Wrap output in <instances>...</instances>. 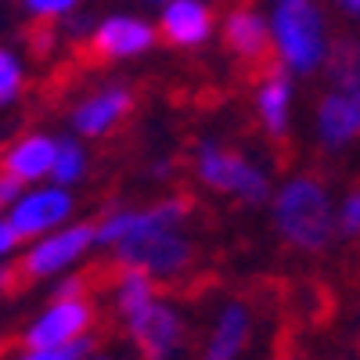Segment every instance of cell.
I'll list each match as a JSON object with an SVG mask.
<instances>
[{"label": "cell", "mask_w": 360, "mask_h": 360, "mask_svg": "<svg viewBox=\"0 0 360 360\" xmlns=\"http://www.w3.org/2000/svg\"><path fill=\"white\" fill-rule=\"evenodd\" d=\"M270 198H274V227L292 249L321 252L335 238V202L321 176L295 173Z\"/></svg>", "instance_id": "cell-1"}, {"label": "cell", "mask_w": 360, "mask_h": 360, "mask_svg": "<svg viewBox=\"0 0 360 360\" xmlns=\"http://www.w3.org/2000/svg\"><path fill=\"white\" fill-rule=\"evenodd\" d=\"M270 22V47H274V62L292 76H310L324 69L332 37H328V22L314 0H274V15Z\"/></svg>", "instance_id": "cell-2"}, {"label": "cell", "mask_w": 360, "mask_h": 360, "mask_svg": "<svg viewBox=\"0 0 360 360\" xmlns=\"http://www.w3.org/2000/svg\"><path fill=\"white\" fill-rule=\"evenodd\" d=\"M191 166H195V176L205 188L231 195L242 205H263L274 195V184H270L266 169L256 166L252 159H245L242 152L220 144V141H198Z\"/></svg>", "instance_id": "cell-3"}, {"label": "cell", "mask_w": 360, "mask_h": 360, "mask_svg": "<svg viewBox=\"0 0 360 360\" xmlns=\"http://www.w3.org/2000/svg\"><path fill=\"white\" fill-rule=\"evenodd\" d=\"M112 263L115 266H137L155 281H180L195 266V242L184 234V227L137 234L130 242L112 249Z\"/></svg>", "instance_id": "cell-4"}, {"label": "cell", "mask_w": 360, "mask_h": 360, "mask_svg": "<svg viewBox=\"0 0 360 360\" xmlns=\"http://www.w3.org/2000/svg\"><path fill=\"white\" fill-rule=\"evenodd\" d=\"M119 321L130 332L141 360H176V353L184 349V335H188L184 317H180V310L162 292L148 295L144 303L123 310Z\"/></svg>", "instance_id": "cell-5"}, {"label": "cell", "mask_w": 360, "mask_h": 360, "mask_svg": "<svg viewBox=\"0 0 360 360\" xmlns=\"http://www.w3.org/2000/svg\"><path fill=\"white\" fill-rule=\"evenodd\" d=\"M90 249H98V231L94 224H62L58 231H47L25 245L18 259V274L25 281H47L62 278L72 270Z\"/></svg>", "instance_id": "cell-6"}, {"label": "cell", "mask_w": 360, "mask_h": 360, "mask_svg": "<svg viewBox=\"0 0 360 360\" xmlns=\"http://www.w3.org/2000/svg\"><path fill=\"white\" fill-rule=\"evenodd\" d=\"M191 217V198L184 195H166L152 205H123V209H108V213L94 224L98 231V245H123L137 234H152V231H176L184 227Z\"/></svg>", "instance_id": "cell-7"}, {"label": "cell", "mask_w": 360, "mask_h": 360, "mask_svg": "<svg viewBox=\"0 0 360 360\" xmlns=\"http://www.w3.org/2000/svg\"><path fill=\"white\" fill-rule=\"evenodd\" d=\"M94 303L90 295H51V303L25 324L22 349H44V346H65L94 328Z\"/></svg>", "instance_id": "cell-8"}, {"label": "cell", "mask_w": 360, "mask_h": 360, "mask_svg": "<svg viewBox=\"0 0 360 360\" xmlns=\"http://www.w3.org/2000/svg\"><path fill=\"white\" fill-rule=\"evenodd\" d=\"M76 209V198L69 188H58L51 184V180H44V184L37 188H25L8 209H4V220L15 227V234L25 242H33V238L47 234V231H58L62 224H69Z\"/></svg>", "instance_id": "cell-9"}, {"label": "cell", "mask_w": 360, "mask_h": 360, "mask_svg": "<svg viewBox=\"0 0 360 360\" xmlns=\"http://www.w3.org/2000/svg\"><path fill=\"white\" fill-rule=\"evenodd\" d=\"M155 25L137 15H112L105 22H94L83 37V51L90 62H127L155 47Z\"/></svg>", "instance_id": "cell-10"}, {"label": "cell", "mask_w": 360, "mask_h": 360, "mask_svg": "<svg viewBox=\"0 0 360 360\" xmlns=\"http://www.w3.org/2000/svg\"><path fill=\"white\" fill-rule=\"evenodd\" d=\"M134 108V90L123 86V83H105L98 90L83 94L72 112H69V130L79 137V141H98V137H108L123 119L130 115Z\"/></svg>", "instance_id": "cell-11"}, {"label": "cell", "mask_w": 360, "mask_h": 360, "mask_svg": "<svg viewBox=\"0 0 360 360\" xmlns=\"http://www.w3.org/2000/svg\"><path fill=\"white\" fill-rule=\"evenodd\" d=\"M224 44L231 58L249 72H263L266 65H274V47H270V22L252 8L238 4L224 18Z\"/></svg>", "instance_id": "cell-12"}, {"label": "cell", "mask_w": 360, "mask_h": 360, "mask_svg": "<svg viewBox=\"0 0 360 360\" xmlns=\"http://www.w3.org/2000/svg\"><path fill=\"white\" fill-rule=\"evenodd\" d=\"M314 130L324 152H342L360 141V86H328L314 112Z\"/></svg>", "instance_id": "cell-13"}, {"label": "cell", "mask_w": 360, "mask_h": 360, "mask_svg": "<svg viewBox=\"0 0 360 360\" xmlns=\"http://www.w3.org/2000/svg\"><path fill=\"white\" fill-rule=\"evenodd\" d=\"M292 101H295L292 72H285L278 62L266 65L256 83V115H259L263 134L278 144H285L292 134Z\"/></svg>", "instance_id": "cell-14"}, {"label": "cell", "mask_w": 360, "mask_h": 360, "mask_svg": "<svg viewBox=\"0 0 360 360\" xmlns=\"http://www.w3.org/2000/svg\"><path fill=\"white\" fill-rule=\"evenodd\" d=\"M54 152H58V137H51L44 130L18 134L15 141H8L0 148V173L15 176L25 188L44 184L51 176V166H54Z\"/></svg>", "instance_id": "cell-15"}, {"label": "cell", "mask_w": 360, "mask_h": 360, "mask_svg": "<svg viewBox=\"0 0 360 360\" xmlns=\"http://www.w3.org/2000/svg\"><path fill=\"white\" fill-rule=\"evenodd\" d=\"M159 33L173 47H202L213 37V8L205 0H166Z\"/></svg>", "instance_id": "cell-16"}, {"label": "cell", "mask_w": 360, "mask_h": 360, "mask_svg": "<svg viewBox=\"0 0 360 360\" xmlns=\"http://www.w3.org/2000/svg\"><path fill=\"white\" fill-rule=\"evenodd\" d=\"M249 332H252L249 307L231 299L213 321V332H209V339L202 346V360H238L249 342Z\"/></svg>", "instance_id": "cell-17"}, {"label": "cell", "mask_w": 360, "mask_h": 360, "mask_svg": "<svg viewBox=\"0 0 360 360\" xmlns=\"http://www.w3.org/2000/svg\"><path fill=\"white\" fill-rule=\"evenodd\" d=\"M86 166H90V155L76 134L69 137H58V152H54V166H51V184L58 188H76L79 180L86 176Z\"/></svg>", "instance_id": "cell-18"}, {"label": "cell", "mask_w": 360, "mask_h": 360, "mask_svg": "<svg viewBox=\"0 0 360 360\" xmlns=\"http://www.w3.org/2000/svg\"><path fill=\"white\" fill-rule=\"evenodd\" d=\"M324 65L332 76V86H360V40L342 37L339 44H332Z\"/></svg>", "instance_id": "cell-19"}, {"label": "cell", "mask_w": 360, "mask_h": 360, "mask_svg": "<svg viewBox=\"0 0 360 360\" xmlns=\"http://www.w3.org/2000/svg\"><path fill=\"white\" fill-rule=\"evenodd\" d=\"M25 90V65L11 47H0V112L11 108Z\"/></svg>", "instance_id": "cell-20"}, {"label": "cell", "mask_w": 360, "mask_h": 360, "mask_svg": "<svg viewBox=\"0 0 360 360\" xmlns=\"http://www.w3.org/2000/svg\"><path fill=\"white\" fill-rule=\"evenodd\" d=\"M94 353V335H83L65 346H44V349H22L15 360H86Z\"/></svg>", "instance_id": "cell-21"}, {"label": "cell", "mask_w": 360, "mask_h": 360, "mask_svg": "<svg viewBox=\"0 0 360 360\" xmlns=\"http://www.w3.org/2000/svg\"><path fill=\"white\" fill-rule=\"evenodd\" d=\"M22 8H25V15L33 18V22L58 25L62 18H69L79 8V0H22Z\"/></svg>", "instance_id": "cell-22"}, {"label": "cell", "mask_w": 360, "mask_h": 360, "mask_svg": "<svg viewBox=\"0 0 360 360\" xmlns=\"http://www.w3.org/2000/svg\"><path fill=\"white\" fill-rule=\"evenodd\" d=\"M335 234L339 238H360V188H353L335 205Z\"/></svg>", "instance_id": "cell-23"}, {"label": "cell", "mask_w": 360, "mask_h": 360, "mask_svg": "<svg viewBox=\"0 0 360 360\" xmlns=\"http://www.w3.org/2000/svg\"><path fill=\"white\" fill-rule=\"evenodd\" d=\"M18 245H22V238L15 234V227H11L4 217H0V263H4V259H11Z\"/></svg>", "instance_id": "cell-24"}, {"label": "cell", "mask_w": 360, "mask_h": 360, "mask_svg": "<svg viewBox=\"0 0 360 360\" xmlns=\"http://www.w3.org/2000/svg\"><path fill=\"white\" fill-rule=\"evenodd\" d=\"M22 191H25V184H18V180H15V176H8V173H0V205L8 209Z\"/></svg>", "instance_id": "cell-25"}, {"label": "cell", "mask_w": 360, "mask_h": 360, "mask_svg": "<svg viewBox=\"0 0 360 360\" xmlns=\"http://www.w3.org/2000/svg\"><path fill=\"white\" fill-rule=\"evenodd\" d=\"M11 288H15V270L0 263V295H8Z\"/></svg>", "instance_id": "cell-26"}, {"label": "cell", "mask_w": 360, "mask_h": 360, "mask_svg": "<svg viewBox=\"0 0 360 360\" xmlns=\"http://www.w3.org/2000/svg\"><path fill=\"white\" fill-rule=\"evenodd\" d=\"M335 4L346 11V15H353V18H360V0H335Z\"/></svg>", "instance_id": "cell-27"}, {"label": "cell", "mask_w": 360, "mask_h": 360, "mask_svg": "<svg viewBox=\"0 0 360 360\" xmlns=\"http://www.w3.org/2000/svg\"><path fill=\"white\" fill-rule=\"evenodd\" d=\"M86 360H112V356H105V353H90Z\"/></svg>", "instance_id": "cell-28"}, {"label": "cell", "mask_w": 360, "mask_h": 360, "mask_svg": "<svg viewBox=\"0 0 360 360\" xmlns=\"http://www.w3.org/2000/svg\"><path fill=\"white\" fill-rule=\"evenodd\" d=\"M152 4H166V0H152Z\"/></svg>", "instance_id": "cell-29"}, {"label": "cell", "mask_w": 360, "mask_h": 360, "mask_svg": "<svg viewBox=\"0 0 360 360\" xmlns=\"http://www.w3.org/2000/svg\"><path fill=\"white\" fill-rule=\"evenodd\" d=\"M0 217H4V205H0Z\"/></svg>", "instance_id": "cell-30"}, {"label": "cell", "mask_w": 360, "mask_h": 360, "mask_svg": "<svg viewBox=\"0 0 360 360\" xmlns=\"http://www.w3.org/2000/svg\"><path fill=\"white\" fill-rule=\"evenodd\" d=\"M0 356H4V346H0Z\"/></svg>", "instance_id": "cell-31"}]
</instances>
